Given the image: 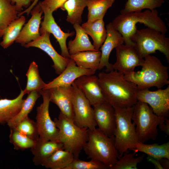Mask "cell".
<instances>
[{
	"label": "cell",
	"mask_w": 169,
	"mask_h": 169,
	"mask_svg": "<svg viewBox=\"0 0 169 169\" xmlns=\"http://www.w3.org/2000/svg\"><path fill=\"white\" fill-rule=\"evenodd\" d=\"M98 77L106 100L114 107H131L137 101L136 85L125 79L123 74L113 70L100 72Z\"/></svg>",
	"instance_id": "cell-1"
},
{
	"label": "cell",
	"mask_w": 169,
	"mask_h": 169,
	"mask_svg": "<svg viewBox=\"0 0 169 169\" xmlns=\"http://www.w3.org/2000/svg\"><path fill=\"white\" fill-rule=\"evenodd\" d=\"M111 23L114 28L122 35L125 44L133 46L131 38L137 29L136 24L138 23L165 34L167 31L165 23L156 9L120 13Z\"/></svg>",
	"instance_id": "cell-2"
},
{
	"label": "cell",
	"mask_w": 169,
	"mask_h": 169,
	"mask_svg": "<svg viewBox=\"0 0 169 169\" xmlns=\"http://www.w3.org/2000/svg\"><path fill=\"white\" fill-rule=\"evenodd\" d=\"M144 58L141 70L124 75L125 79L135 84L138 90L153 87L161 89L168 84V67L155 56L149 55Z\"/></svg>",
	"instance_id": "cell-3"
},
{
	"label": "cell",
	"mask_w": 169,
	"mask_h": 169,
	"mask_svg": "<svg viewBox=\"0 0 169 169\" xmlns=\"http://www.w3.org/2000/svg\"><path fill=\"white\" fill-rule=\"evenodd\" d=\"M83 150L88 158L98 161L110 169L116 163L119 155L114 138L109 137L98 128L89 130L88 140Z\"/></svg>",
	"instance_id": "cell-4"
},
{
	"label": "cell",
	"mask_w": 169,
	"mask_h": 169,
	"mask_svg": "<svg viewBox=\"0 0 169 169\" xmlns=\"http://www.w3.org/2000/svg\"><path fill=\"white\" fill-rule=\"evenodd\" d=\"M134 105L127 107H114L116 127L114 144L120 156L128 152L139 142L135 125L132 122Z\"/></svg>",
	"instance_id": "cell-5"
},
{
	"label": "cell",
	"mask_w": 169,
	"mask_h": 169,
	"mask_svg": "<svg viewBox=\"0 0 169 169\" xmlns=\"http://www.w3.org/2000/svg\"><path fill=\"white\" fill-rule=\"evenodd\" d=\"M54 121L59 130V141L63 143V149L71 152L74 158H78L88 141L89 129L77 125L61 112Z\"/></svg>",
	"instance_id": "cell-6"
},
{
	"label": "cell",
	"mask_w": 169,
	"mask_h": 169,
	"mask_svg": "<svg viewBox=\"0 0 169 169\" xmlns=\"http://www.w3.org/2000/svg\"><path fill=\"white\" fill-rule=\"evenodd\" d=\"M166 118L155 114L147 103L137 101L134 105L132 120L136 126L139 142L145 143L155 140L158 135L157 127Z\"/></svg>",
	"instance_id": "cell-7"
},
{
	"label": "cell",
	"mask_w": 169,
	"mask_h": 169,
	"mask_svg": "<svg viewBox=\"0 0 169 169\" xmlns=\"http://www.w3.org/2000/svg\"><path fill=\"white\" fill-rule=\"evenodd\" d=\"M134 47L142 58L158 50L169 63V38L156 30L149 28L136 30L131 38Z\"/></svg>",
	"instance_id": "cell-8"
},
{
	"label": "cell",
	"mask_w": 169,
	"mask_h": 169,
	"mask_svg": "<svg viewBox=\"0 0 169 169\" xmlns=\"http://www.w3.org/2000/svg\"><path fill=\"white\" fill-rule=\"evenodd\" d=\"M40 92L43 98V102L37 108L35 118L39 134L38 139L42 141H59V130L49 115V90H42Z\"/></svg>",
	"instance_id": "cell-9"
},
{
	"label": "cell",
	"mask_w": 169,
	"mask_h": 169,
	"mask_svg": "<svg viewBox=\"0 0 169 169\" xmlns=\"http://www.w3.org/2000/svg\"><path fill=\"white\" fill-rule=\"evenodd\" d=\"M72 86L74 123L78 126L89 130L96 128L93 107L74 83Z\"/></svg>",
	"instance_id": "cell-10"
},
{
	"label": "cell",
	"mask_w": 169,
	"mask_h": 169,
	"mask_svg": "<svg viewBox=\"0 0 169 169\" xmlns=\"http://www.w3.org/2000/svg\"><path fill=\"white\" fill-rule=\"evenodd\" d=\"M137 101L147 103L157 115L167 118L169 114V86L166 89L151 91L148 89L138 90Z\"/></svg>",
	"instance_id": "cell-11"
},
{
	"label": "cell",
	"mask_w": 169,
	"mask_h": 169,
	"mask_svg": "<svg viewBox=\"0 0 169 169\" xmlns=\"http://www.w3.org/2000/svg\"><path fill=\"white\" fill-rule=\"evenodd\" d=\"M115 49L116 60L112 65L113 70L125 75L135 71L136 67L141 66L144 59L137 54L133 46L123 44Z\"/></svg>",
	"instance_id": "cell-12"
},
{
	"label": "cell",
	"mask_w": 169,
	"mask_h": 169,
	"mask_svg": "<svg viewBox=\"0 0 169 169\" xmlns=\"http://www.w3.org/2000/svg\"><path fill=\"white\" fill-rule=\"evenodd\" d=\"M94 120L98 128L106 136L114 137L116 117L114 107L105 101L93 106Z\"/></svg>",
	"instance_id": "cell-13"
},
{
	"label": "cell",
	"mask_w": 169,
	"mask_h": 169,
	"mask_svg": "<svg viewBox=\"0 0 169 169\" xmlns=\"http://www.w3.org/2000/svg\"><path fill=\"white\" fill-rule=\"evenodd\" d=\"M41 8L44 13V16L43 21L41 22V27L39 28L40 34L45 32L52 34L59 44L61 50V55L64 57L70 59V55L68 52L66 41L69 37L74 35V32H64L56 23L53 16V13L48 9Z\"/></svg>",
	"instance_id": "cell-14"
},
{
	"label": "cell",
	"mask_w": 169,
	"mask_h": 169,
	"mask_svg": "<svg viewBox=\"0 0 169 169\" xmlns=\"http://www.w3.org/2000/svg\"><path fill=\"white\" fill-rule=\"evenodd\" d=\"M50 34L48 32H44L41 34L37 39L27 44L24 47H36L45 52L52 60L54 64L52 67L54 69L56 73L59 75L67 66L70 58L64 57L55 50L50 41Z\"/></svg>",
	"instance_id": "cell-15"
},
{
	"label": "cell",
	"mask_w": 169,
	"mask_h": 169,
	"mask_svg": "<svg viewBox=\"0 0 169 169\" xmlns=\"http://www.w3.org/2000/svg\"><path fill=\"white\" fill-rule=\"evenodd\" d=\"M89 101L92 106L106 101L94 74L81 76L73 82Z\"/></svg>",
	"instance_id": "cell-16"
},
{
	"label": "cell",
	"mask_w": 169,
	"mask_h": 169,
	"mask_svg": "<svg viewBox=\"0 0 169 169\" xmlns=\"http://www.w3.org/2000/svg\"><path fill=\"white\" fill-rule=\"evenodd\" d=\"M49 100L56 105L60 112L67 118L74 120L72 85L56 87L48 89Z\"/></svg>",
	"instance_id": "cell-17"
},
{
	"label": "cell",
	"mask_w": 169,
	"mask_h": 169,
	"mask_svg": "<svg viewBox=\"0 0 169 169\" xmlns=\"http://www.w3.org/2000/svg\"><path fill=\"white\" fill-rule=\"evenodd\" d=\"M95 71L78 67L70 58L69 62L64 70L53 80L46 84L43 90H48L56 87L71 86L74 81L79 77L95 74Z\"/></svg>",
	"instance_id": "cell-18"
},
{
	"label": "cell",
	"mask_w": 169,
	"mask_h": 169,
	"mask_svg": "<svg viewBox=\"0 0 169 169\" xmlns=\"http://www.w3.org/2000/svg\"><path fill=\"white\" fill-rule=\"evenodd\" d=\"M107 36L99 50L101 51V56L98 70L104 67L106 68L105 72L113 70L112 65L109 62V58L112 50L117 47L123 44L124 38L122 35L113 27L110 22L106 26Z\"/></svg>",
	"instance_id": "cell-19"
},
{
	"label": "cell",
	"mask_w": 169,
	"mask_h": 169,
	"mask_svg": "<svg viewBox=\"0 0 169 169\" xmlns=\"http://www.w3.org/2000/svg\"><path fill=\"white\" fill-rule=\"evenodd\" d=\"M31 17L22 28L18 37L15 40L24 46L27 44L37 39L40 36V25L43 11L38 3L31 11Z\"/></svg>",
	"instance_id": "cell-20"
},
{
	"label": "cell",
	"mask_w": 169,
	"mask_h": 169,
	"mask_svg": "<svg viewBox=\"0 0 169 169\" xmlns=\"http://www.w3.org/2000/svg\"><path fill=\"white\" fill-rule=\"evenodd\" d=\"M63 143L59 141H42L38 139L30 151L33 157V162L37 166L42 165L48 158L57 151L63 149Z\"/></svg>",
	"instance_id": "cell-21"
},
{
	"label": "cell",
	"mask_w": 169,
	"mask_h": 169,
	"mask_svg": "<svg viewBox=\"0 0 169 169\" xmlns=\"http://www.w3.org/2000/svg\"><path fill=\"white\" fill-rule=\"evenodd\" d=\"M23 90H21L18 95L13 99H0V124L4 125L14 117L21 110L25 99Z\"/></svg>",
	"instance_id": "cell-22"
},
{
	"label": "cell",
	"mask_w": 169,
	"mask_h": 169,
	"mask_svg": "<svg viewBox=\"0 0 169 169\" xmlns=\"http://www.w3.org/2000/svg\"><path fill=\"white\" fill-rule=\"evenodd\" d=\"M81 27L86 33L90 35L92 38L93 45L95 49L100 50L107 34L103 19L90 22L87 21L82 24Z\"/></svg>",
	"instance_id": "cell-23"
},
{
	"label": "cell",
	"mask_w": 169,
	"mask_h": 169,
	"mask_svg": "<svg viewBox=\"0 0 169 169\" xmlns=\"http://www.w3.org/2000/svg\"><path fill=\"white\" fill-rule=\"evenodd\" d=\"M76 31V36L73 40L69 41L68 44V49L70 55L77 53L89 50H98L91 44L88 34L79 24H73Z\"/></svg>",
	"instance_id": "cell-24"
},
{
	"label": "cell",
	"mask_w": 169,
	"mask_h": 169,
	"mask_svg": "<svg viewBox=\"0 0 169 169\" xmlns=\"http://www.w3.org/2000/svg\"><path fill=\"white\" fill-rule=\"evenodd\" d=\"M101 56V52L100 50H89L70 55V58L78 67L96 72L99 68Z\"/></svg>",
	"instance_id": "cell-25"
},
{
	"label": "cell",
	"mask_w": 169,
	"mask_h": 169,
	"mask_svg": "<svg viewBox=\"0 0 169 169\" xmlns=\"http://www.w3.org/2000/svg\"><path fill=\"white\" fill-rule=\"evenodd\" d=\"M131 150L133 151L135 153L141 152L159 160L163 158L169 159L168 141L161 145L157 143L147 144L139 142Z\"/></svg>",
	"instance_id": "cell-26"
},
{
	"label": "cell",
	"mask_w": 169,
	"mask_h": 169,
	"mask_svg": "<svg viewBox=\"0 0 169 169\" xmlns=\"http://www.w3.org/2000/svg\"><path fill=\"white\" fill-rule=\"evenodd\" d=\"M89 0H67L60 8L67 13L66 21L72 24H81L82 15Z\"/></svg>",
	"instance_id": "cell-27"
},
{
	"label": "cell",
	"mask_w": 169,
	"mask_h": 169,
	"mask_svg": "<svg viewBox=\"0 0 169 169\" xmlns=\"http://www.w3.org/2000/svg\"><path fill=\"white\" fill-rule=\"evenodd\" d=\"M19 13L11 0H0V40L6 28L18 17Z\"/></svg>",
	"instance_id": "cell-28"
},
{
	"label": "cell",
	"mask_w": 169,
	"mask_h": 169,
	"mask_svg": "<svg viewBox=\"0 0 169 169\" xmlns=\"http://www.w3.org/2000/svg\"><path fill=\"white\" fill-rule=\"evenodd\" d=\"M74 157L70 152L59 149L46 159L41 166L46 168L65 169L72 162Z\"/></svg>",
	"instance_id": "cell-29"
},
{
	"label": "cell",
	"mask_w": 169,
	"mask_h": 169,
	"mask_svg": "<svg viewBox=\"0 0 169 169\" xmlns=\"http://www.w3.org/2000/svg\"><path fill=\"white\" fill-rule=\"evenodd\" d=\"M26 22V18L21 15L12 22L6 28L3 36L0 45L7 49L12 45L18 37Z\"/></svg>",
	"instance_id": "cell-30"
},
{
	"label": "cell",
	"mask_w": 169,
	"mask_h": 169,
	"mask_svg": "<svg viewBox=\"0 0 169 169\" xmlns=\"http://www.w3.org/2000/svg\"><path fill=\"white\" fill-rule=\"evenodd\" d=\"M115 0H89L87 5L88 11L87 21L103 19L108 9Z\"/></svg>",
	"instance_id": "cell-31"
},
{
	"label": "cell",
	"mask_w": 169,
	"mask_h": 169,
	"mask_svg": "<svg viewBox=\"0 0 169 169\" xmlns=\"http://www.w3.org/2000/svg\"><path fill=\"white\" fill-rule=\"evenodd\" d=\"M39 91H33L28 94L25 99L23 106L19 113L7 123L10 128H15L18 124L32 110L37 99L41 94Z\"/></svg>",
	"instance_id": "cell-32"
},
{
	"label": "cell",
	"mask_w": 169,
	"mask_h": 169,
	"mask_svg": "<svg viewBox=\"0 0 169 169\" xmlns=\"http://www.w3.org/2000/svg\"><path fill=\"white\" fill-rule=\"evenodd\" d=\"M27 78L26 87L23 90L25 94L33 91L42 90L46 84L39 74L38 66L34 61L31 63L26 74Z\"/></svg>",
	"instance_id": "cell-33"
},
{
	"label": "cell",
	"mask_w": 169,
	"mask_h": 169,
	"mask_svg": "<svg viewBox=\"0 0 169 169\" xmlns=\"http://www.w3.org/2000/svg\"><path fill=\"white\" fill-rule=\"evenodd\" d=\"M164 3V0H127L120 12L126 13L141 11L145 9L152 10L161 7Z\"/></svg>",
	"instance_id": "cell-34"
},
{
	"label": "cell",
	"mask_w": 169,
	"mask_h": 169,
	"mask_svg": "<svg viewBox=\"0 0 169 169\" xmlns=\"http://www.w3.org/2000/svg\"><path fill=\"white\" fill-rule=\"evenodd\" d=\"M10 128L9 141L13 145L14 149L24 150L30 149L35 146L37 140L28 137L15 128Z\"/></svg>",
	"instance_id": "cell-35"
},
{
	"label": "cell",
	"mask_w": 169,
	"mask_h": 169,
	"mask_svg": "<svg viewBox=\"0 0 169 169\" xmlns=\"http://www.w3.org/2000/svg\"><path fill=\"white\" fill-rule=\"evenodd\" d=\"M135 153H124L119 156L118 160L110 169H137L138 164L143 159L144 156L142 155L135 157Z\"/></svg>",
	"instance_id": "cell-36"
},
{
	"label": "cell",
	"mask_w": 169,
	"mask_h": 169,
	"mask_svg": "<svg viewBox=\"0 0 169 169\" xmlns=\"http://www.w3.org/2000/svg\"><path fill=\"white\" fill-rule=\"evenodd\" d=\"M15 128L33 140H37L39 138L36 122L30 119L28 115L21 121Z\"/></svg>",
	"instance_id": "cell-37"
},
{
	"label": "cell",
	"mask_w": 169,
	"mask_h": 169,
	"mask_svg": "<svg viewBox=\"0 0 169 169\" xmlns=\"http://www.w3.org/2000/svg\"><path fill=\"white\" fill-rule=\"evenodd\" d=\"M65 169H108V167L101 162L91 159L86 161L74 158Z\"/></svg>",
	"instance_id": "cell-38"
},
{
	"label": "cell",
	"mask_w": 169,
	"mask_h": 169,
	"mask_svg": "<svg viewBox=\"0 0 169 169\" xmlns=\"http://www.w3.org/2000/svg\"><path fill=\"white\" fill-rule=\"evenodd\" d=\"M67 0H44L39 4L41 8L49 10L52 13L60 8Z\"/></svg>",
	"instance_id": "cell-39"
},
{
	"label": "cell",
	"mask_w": 169,
	"mask_h": 169,
	"mask_svg": "<svg viewBox=\"0 0 169 169\" xmlns=\"http://www.w3.org/2000/svg\"><path fill=\"white\" fill-rule=\"evenodd\" d=\"M12 3L15 5L18 11L20 12L23 7L28 8L34 0H11Z\"/></svg>",
	"instance_id": "cell-40"
},
{
	"label": "cell",
	"mask_w": 169,
	"mask_h": 169,
	"mask_svg": "<svg viewBox=\"0 0 169 169\" xmlns=\"http://www.w3.org/2000/svg\"><path fill=\"white\" fill-rule=\"evenodd\" d=\"M161 131H163L167 135H169V120L166 118L164 121L158 125Z\"/></svg>",
	"instance_id": "cell-41"
},
{
	"label": "cell",
	"mask_w": 169,
	"mask_h": 169,
	"mask_svg": "<svg viewBox=\"0 0 169 169\" xmlns=\"http://www.w3.org/2000/svg\"><path fill=\"white\" fill-rule=\"evenodd\" d=\"M39 0H34L31 5L26 9L23 11L20 12L18 14V17H19L25 13H26L28 15H29L31 11L34 8V7L37 4Z\"/></svg>",
	"instance_id": "cell-42"
},
{
	"label": "cell",
	"mask_w": 169,
	"mask_h": 169,
	"mask_svg": "<svg viewBox=\"0 0 169 169\" xmlns=\"http://www.w3.org/2000/svg\"><path fill=\"white\" fill-rule=\"evenodd\" d=\"M147 159L148 161L151 162L154 164L155 168L158 169H163L159 160L148 156L147 157Z\"/></svg>",
	"instance_id": "cell-43"
},
{
	"label": "cell",
	"mask_w": 169,
	"mask_h": 169,
	"mask_svg": "<svg viewBox=\"0 0 169 169\" xmlns=\"http://www.w3.org/2000/svg\"><path fill=\"white\" fill-rule=\"evenodd\" d=\"M159 161L163 169H169V159L163 158Z\"/></svg>",
	"instance_id": "cell-44"
}]
</instances>
